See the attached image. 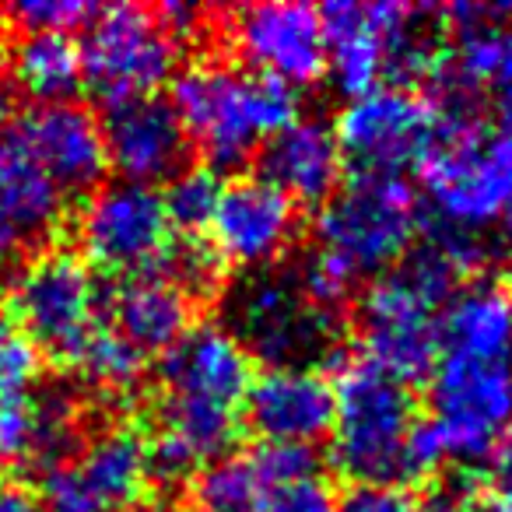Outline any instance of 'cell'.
Returning <instances> with one entry per match:
<instances>
[{
    "label": "cell",
    "instance_id": "cell-1",
    "mask_svg": "<svg viewBox=\"0 0 512 512\" xmlns=\"http://www.w3.org/2000/svg\"><path fill=\"white\" fill-rule=\"evenodd\" d=\"M421 232V200L404 176H355L320 207L316 253L299 267L320 306L337 309L358 285L393 271Z\"/></svg>",
    "mask_w": 512,
    "mask_h": 512
},
{
    "label": "cell",
    "instance_id": "cell-2",
    "mask_svg": "<svg viewBox=\"0 0 512 512\" xmlns=\"http://www.w3.org/2000/svg\"><path fill=\"white\" fill-rule=\"evenodd\" d=\"M172 109L207 169H242L267 137L299 120L295 88L225 60H200L172 78Z\"/></svg>",
    "mask_w": 512,
    "mask_h": 512
},
{
    "label": "cell",
    "instance_id": "cell-3",
    "mask_svg": "<svg viewBox=\"0 0 512 512\" xmlns=\"http://www.w3.org/2000/svg\"><path fill=\"white\" fill-rule=\"evenodd\" d=\"M467 285L432 246L418 242L393 271L369 281L358 302L362 358L386 376L414 386L442 358V306Z\"/></svg>",
    "mask_w": 512,
    "mask_h": 512
},
{
    "label": "cell",
    "instance_id": "cell-4",
    "mask_svg": "<svg viewBox=\"0 0 512 512\" xmlns=\"http://www.w3.org/2000/svg\"><path fill=\"white\" fill-rule=\"evenodd\" d=\"M337 418L330 453L355 484H411V442L421 425L411 386L386 376L362 355L337 365Z\"/></svg>",
    "mask_w": 512,
    "mask_h": 512
},
{
    "label": "cell",
    "instance_id": "cell-5",
    "mask_svg": "<svg viewBox=\"0 0 512 512\" xmlns=\"http://www.w3.org/2000/svg\"><path fill=\"white\" fill-rule=\"evenodd\" d=\"M228 334L242 344L253 362L267 369L306 365L316 358H334L337 344V309H327L302 285L295 271H264L249 274L225 306Z\"/></svg>",
    "mask_w": 512,
    "mask_h": 512
},
{
    "label": "cell",
    "instance_id": "cell-6",
    "mask_svg": "<svg viewBox=\"0 0 512 512\" xmlns=\"http://www.w3.org/2000/svg\"><path fill=\"white\" fill-rule=\"evenodd\" d=\"M425 207L439 225L484 235L512 204V165L481 120H439L435 141L418 165Z\"/></svg>",
    "mask_w": 512,
    "mask_h": 512
},
{
    "label": "cell",
    "instance_id": "cell-7",
    "mask_svg": "<svg viewBox=\"0 0 512 512\" xmlns=\"http://www.w3.org/2000/svg\"><path fill=\"white\" fill-rule=\"evenodd\" d=\"M81 71L85 85L102 102H123L137 95H158L176 78L179 39L155 8L109 4L81 29Z\"/></svg>",
    "mask_w": 512,
    "mask_h": 512
},
{
    "label": "cell",
    "instance_id": "cell-8",
    "mask_svg": "<svg viewBox=\"0 0 512 512\" xmlns=\"http://www.w3.org/2000/svg\"><path fill=\"white\" fill-rule=\"evenodd\" d=\"M428 393V418L442 460L474 463L495 460L512 432V365H484L442 355Z\"/></svg>",
    "mask_w": 512,
    "mask_h": 512
},
{
    "label": "cell",
    "instance_id": "cell-9",
    "mask_svg": "<svg viewBox=\"0 0 512 512\" xmlns=\"http://www.w3.org/2000/svg\"><path fill=\"white\" fill-rule=\"evenodd\" d=\"M8 309L36 351L71 362L102 320V288L92 267L71 249L29 256L11 281Z\"/></svg>",
    "mask_w": 512,
    "mask_h": 512
},
{
    "label": "cell",
    "instance_id": "cell-10",
    "mask_svg": "<svg viewBox=\"0 0 512 512\" xmlns=\"http://www.w3.org/2000/svg\"><path fill=\"white\" fill-rule=\"evenodd\" d=\"M148 484V435L116 421L85 435L64 463L43 470L36 495L46 512H134Z\"/></svg>",
    "mask_w": 512,
    "mask_h": 512
},
{
    "label": "cell",
    "instance_id": "cell-11",
    "mask_svg": "<svg viewBox=\"0 0 512 512\" xmlns=\"http://www.w3.org/2000/svg\"><path fill=\"white\" fill-rule=\"evenodd\" d=\"M334 130L344 162L355 165V176H404L428 155L439 116L428 95L379 85L351 99Z\"/></svg>",
    "mask_w": 512,
    "mask_h": 512
},
{
    "label": "cell",
    "instance_id": "cell-12",
    "mask_svg": "<svg viewBox=\"0 0 512 512\" xmlns=\"http://www.w3.org/2000/svg\"><path fill=\"white\" fill-rule=\"evenodd\" d=\"M78 256L85 264L113 271L120 278L144 274L172 242L162 193L141 183H102L85 197L74 221Z\"/></svg>",
    "mask_w": 512,
    "mask_h": 512
},
{
    "label": "cell",
    "instance_id": "cell-13",
    "mask_svg": "<svg viewBox=\"0 0 512 512\" xmlns=\"http://www.w3.org/2000/svg\"><path fill=\"white\" fill-rule=\"evenodd\" d=\"M228 43L246 71L267 74L288 88H309L327 74L323 18L313 4L264 0L228 15Z\"/></svg>",
    "mask_w": 512,
    "mask_h": 512
},
{
    "label": "cell",
    "instance_id": "cell-14",
    "mask_svg": "<svg viewBox=\"0 0 512 512\" xmlns=\"http://www.w3.org/2000/svg\"><path fill=\"white\" fill-rule=\"evenodd\" d=\"M11 134L22 141L32 162L53 179L60 193H92L109 169L102 123L81 102H36L18 116Z\"/></svg>",
    "mask_w": 512,
    "mask_h": 512
},
{
    "label": "cell",
    "instance_id": "cell-15",
    "mask_svg": "<svg viewBox=\"0 0 512 512\" xmlns=\"http://www.w3.org/2000/svg\"><path fill=\"white\" fill-rule=\"evenodd\" d=\"M99 123L109 169L120 172L123 183L158 190V183L165 186L179 169L190 165V137L172 102L162 95L109 102Z\"/></svg>",
    "mask_w": 512,
    "mask_h": 512
},
{
    "label": "cell",
    "instance_id": "cell-16",
    "mask_svg": "<svg viewBox=\"0 0 512 512\" xmlns=\"http://www.w3.org/2000/svg\"><path fill=\"white\" fill-rule=\"evenodd\" d=\"M211 246L225 264L264 271L299 235V207L267 179L235 176L221 186L211 218Z\"/></svg>",
    "mask_w": 512,
    "mask_h": 512
},
{
    "label": "cell",
    "instance_id": "cell-17",
    "mask_svg": "<svg viewBox=\"0 0 512 512\" xmlns=\"http://www.w3.org/2000/svg\"><path fill=\"white\" fill-rule=\"evenodd\" d=\"M337 418L334 379L306 365H285L253 376L242 404V425L278 446H316L330 439Z\"/></svg>",
    "mask_w": 512,
    "mask_h": 512
},
{
    "label": "cell",
    "instance_id": "cell-18",
    "mask_svg": "<svg viewBox=\"0 0 512 512\" xmlns=\"http://www.w3.org/2000/svg\"><path fill=\"white\" fill-rule=\"evenodd\" d=\"M414 4H327L320 8L323 43H327V74L337 92L358 99L386 85V57L397 29L407 22Z\"/></svg>",
    "mask_w": 512,
    "mask_h": 512
},
{
    "label": "cell",
    "instance_id": "cell-19",
    "mask_svg": "<svg viewBox=\"0 0 512 512\" xmlns=\"http://www.w3.org/2000/svg\"><path fill=\"white\" fill-rule=\"evenodd\" d=\"M158 379H162L158 393L242 411L249 383H253V358L225 327L193 323L190 334L162 355Z\"/></svg>",
    "mask_w": 512,
    "mask_h": 512
},
{
    "label": "cell",
    "instance_id": "cell-20",
    "mask_svg": "<svg viewBox=\"0 0 512 512\" xmlns=\"http://www.w3.org/2000/svg\"><path fill=\"white\" fill-rule=\"evenodd\" d=\"M344 151L327 120H292L256 151V176L278 186L295 207L327 204L344 179Z\"/></svg>",
    "mask_w": 512,
    "mask_h": 512
},
{
    "label": "cell",
    "instance_id": "cell-21",
    "mask_svg": "<svg viewBox=\"0 0 512 512\" xmlns=\"http://www.w3.org/2000/svg\"><path fill=\"white\" fill-rule=\"evenodd\" d=\"M64 193L15 134H0V253H43L64 225Z\"/></svg>",
    "mask_w": 512,
    "mask_h": 512
},
{
    "label": "cell",
    "instance_id": "cell-22",
    "mask_svg": "<svg viewBox=\"0 0 512 512\" xmlns=\"http://www.w3.org/2000/svg\"><path fill=\"white\" fill-rule=\"evenodd\" d=\"M193 313L197 306L155 271L127 274L102 288V323L144 358L176 348L193 330Z\"/></svg>",
    "mask_w": 512,
    "mask_h": 512
},
{
    "label": "cell",
    "instance_id": "cell-23",
    "mask_svg": "<svg viewBox=\"0 0 512 512\" xmlns=\"http://www.w3.org/2000/svg\"><path fill=\"white\" fill-rule=\"evenodd\" d=\"M442 355L484 365H509L512 358V299L509 288L474 278L456 288L439 316Z\"/></svg>",
    "mask_w": 512,
    "mask_h": 512
},
{
    "label": "cell",
    "instance_id": "cell-24",
    "mask_svg": "<svg viewBox=\"0 0 512 512\" xmlns=\"http://www.w3.org/2000/svg\"><path fill=\"white\" fill-rule=\"evenodd\" d=\"M11 74L18 88H25L36 102L74 99V92L85 81L78 39L57 36V32H29L15 43Z\"/></svg>",
    "mask_w": 512,
    "mask_h": 512
},
{
    "label": "cell",
    "instance_id": "cell-25",
    "mask_svg": "<svg viewBox=\"0 0 512 512\" xmlns=\"http://www.w3.org/2000/svg\"><path fill=\"white\" fill-rule=\"evenodd\" d=\"M71 365L85 379V386H92L95 393H106V397H127L148 376V358L102 320L78 348V355L71 358Z\"/></svg>",
    "mask_w": 512,
    "mask_h": 512
},
{
    "label": "cell",
    "instance_id": "cell-26",
    "mask_svg": "<svg viewBox=\"0 0 512 512\" xmlns=\"http://www.w3.org/2000/svg\"><path fill=\"white\" fill-rule=\"evenodd\" d=\"M264 495L267 488L249 453H228L190 477V512H260Z\"/></svg>",
    "mask_w": 512,
    "mask_h": 512
},
{
    "label": "cell",
    "instance_id": "cell-27",
    "mask_svg": "<svg viewBox=\"0 0 512 512\" xmlns=\"http://www.w3.org/2000/svg\"><path fill=\"white\" fill-rule=\"evenodd\" d=\"M151 271L162 274L169 285H176L197 306V302H211L221 292L228 264L207 235H172V242Z\"/></svg>",
    "mask_w": 512,
    "mask_h": 512
},
{
    "label": "cell",
    "instance_id": "cell-28",
    "mask_svg": "<svg viewBox=\"0 0 512 512\" xmlns=\"http://www.w3.org/2000/svg\"><path fill=\"white\" fill-rule=\"evenodd\" d=\"M221 179L214 169L207 165H186L179 169L169 183L162 186V204H165V218L176 228L179 235H204V228L211 225L214 207L221 197Z\"/></svg>",
    "mask_w": 512,
    "mask_h": 512
},
{
    "label": "cell",
    "instance_id": "cell-29",
    "mask_svg": "<svg viewBox=\"0 0 512 512\" xmlns=\"http://www.w3.org/2000/svg\"><path fill=\"white\" fill-rule=\"evenodd\" d=\"M39 449V400L36 393L0 397V463L32 467Z\"/></svg>",
    "mask_w": 512,
    "mask_h": 512
},
{
    "label": "cell",
    "instance_id": "cell-30",
    "mask_svg": "<svg viewBox=\"0 0 512 512\" xmlns=\"http://www.w3.org/2000/svg\"><path fill=\"white\" fill-rule=\"evenodd\" d=\"M95 4L85 0H18L11 8H4V22H15L18 29L29 32H57V36H71L74 29H85L95 15Z\"/></svg>",
    "mask_w": 512,
    "mask_h": 512
},
{
    "label": "cell",
    "instance_id": "cell-31",
    "mask_svg": "<svg viewBox=\"0 0 512 512\" xmlns=\"http://www.w3.org/2000/svg\"><path fill=\"white\" fill-rule=\"evenodd\" d=\"M39 376V351L8 306H0V397L29 393Z\"/></svg>",
    "mask_w": 512,
    "mask_h": 512
},
{
    "label": "cell",
    "instance_id": "cell-32",
    "mask_svg": "<svg viewBox=\"0 0 512 512\" xmlns=\"http://www.w3.org/2000/svg\"><path fill=\"white\" fill-rule=\"evenodd\" d=\"M256 474L264 481V488H278V484H292L302 477L320 474V456L313 446H278V442H260L256 453H249Z\"/></svg>",
    "mask_w": 512,
    "mask_h": 512
},
{
    "label": "cell",
    "instance_id": "cell-33",
    "mask_svg": "<svg viewBox=\"0 0 512 512\" xmlns=\"http://www.w3.org/2000/svg\"><path fill=\"white\" fill-rule=\"evenodd\" d=\"M260 512H341V495L323 474L267 488Z\"/></svg>",
    "mask_w": 512,
    "mask_h": 512
},
{
    "label": "cell",
    "instance_id": "cell-34",
    "mask_svg": "<svg viewBox=\"0 0 512 512\" xmlns=\"http://www.w3.org/2000/svg\"><path fill=\"white\" fill-rule=\"evenodd\" d=\"M341 512H411V498L404 488H386V484H355L341 498Z\"/></svg>",
    "mask_w": 512,
    "mask_h": 512
},
{
    "label": "cell",
    "instance_id": "cell-35",
    "mask_svg": "<svg viewBox=\"0 0 512 512\" xmlns=\"http://www.w3.org/2000/svg\"><path fill=\"white\" fill-rule=\"evenodd\" d=\"M474 505V484L467 481H442L411 498V512H477Z\"/></svg>",
    "mask_w": 512,
    "mask_h": 512
},
{
    "label": "cell",
    "instance_id": "cell-36",
    "mask_svg": "<svg viewBox=\"0 0 512 512\" xmlns=\"http://www.w3.org/2000/svg\"><path fill=\"white\" fill-rule=\"evenodd\" d=\"M481 512H512V432L495 453V477H491L488 502Z\"/></svg>",
    "mask_w": 512,
    "mask_h": 512
},
{
    "label": "cell",
    "instance_id": "cell-37",
    "mask_svg": "<svg viewBox=\"0 0 512 512\" xmlns=\"http://www.w3.org/2000/svg\"><path fill=\"white\" fill-rule=\"evenodd\" d=\"M0 512H46L36 491L22 484H0Z\"/></svg>",
    "mask_w": 512,
    "mask_h": 512
},
{
    "label": "cell",
    "instance_id": "cell-38",
    "mask_svg": "<svg viewBox=\"0 0 512 512\" xmlns=\"http://www.w3.org/2000/svg\"><path fill=\"white\" fill-rule=\"evenodd\" d=\"M495 228H498V242H502V246L512 253V204L505 207V214L498 218V225H495Z\"/></svg>",
    "mask_w": 512,
    "mask_h": 512
},
{
    "label": "cell",
    "instance_id": "cell-39",
    "mask_svg": "<svg viewBox=\"0 0 512 512\" xmlns=\"http://www.w3.org/2000/svg\"><path fill=\"white\" fill-rule=\"evenodd\" d=\"M8 113H11V85H8V78L0 74V123L8 120Z\"/></svg>",
    "mask_w": 512,
    "mask_h": 512
},
{
    "label": "cell",
    "instance_id": "cell-40",
    "mask_svg": "<svg viewBox=\"0 0 512 512\" xmlns=\"http://www.w3.org/2000/svg\"><path fill=\"white\" fill-rule=\"evenodd\" d=\"M4 43H8V22H4V15H0V50H4Z\"/></svg>",
    "mask_w": 512,
    "mask_h": 512
},
{
    "label": "cell",
    "instance_id": "cell-41",
    "mask_svg": "<svg viewBox=\"0 0 512 512\" xmlns=\"http://www.w3.org/2000/svg\"><path fill=\"white\" fill-rule=\"evenodd\" d=\"M509 299H512V281H509Z\"/></svg>",
    "mask_w": 512,
    "mask_h": 512
}]
</instances>
